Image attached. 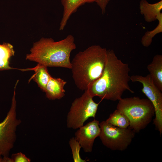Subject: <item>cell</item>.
Segmentation results:
<instances>
[{
	"mask_svg": "<svg viewBox=\"0 0 162 162\" xmlns=\"http://www.w3.org/2000/svg\"><path fill=\"white\" fill-rule=\"evenodd\" d=\"M118 101L116 109L127 116L130 122L128 128L135 133L146 128L155 115L154 107L148 99L134 97Z\"/></svg>",
	"mask_w": 162,
	"mask_h": 162,
	"instance_id": "obj_4",
	"label": "cell"
},
{
	"mask_svg": "<svg viewBox=\"0 0 162 162\" xmlns=\"http://www.w3.org/2000/svg\"><path fill=\"white\" fill-rule=\"evenodd\" d=\"M147 68L154 83L162 92V55H155Z\"/></svg>",
	"mask_w": 162,
	"mask_h": 162,
	"instance_id": "obj_14",
	"label": "cell"
},
{
	"mask_svg": "<svg viewBox=\"0 0 162 162\" xmlns=\"http://www.w3.org/2000/svg\"><path fill=\"white\" fill-rule=\"evenodd\" d=\"M106 121L114 126L122 128H128L130 124L127 116L117 109L110 115Z\"/></svg>",
	"mask_w": 162,
	"mask_h": 162,
	"instance_id": "obj_16",
	"label": "cell"
},
{
	"mask_svg": "<svg viewBox=\"0 0 162 162\" xmlns=\"http://www.w3.org/2000/svg\"><path fill=\"white\" fill-rule=\"evenodd\" d=\"M69 143L72 151L74 161V162H86L87 160L82 159L80 156V152L81 147L75 137H73L70 139Z\"/></svg>",
	"mask_w": 162,
	"mask_h": 162,
	"instance_id": "obj_18",
	"label": "cell"
},
{
	"mask_svg": "<svg viewBox=\"0 0 162 162\" xmlns=\"http://www.w3.org/2000/svg\"><path fill=\"white\" fill-rule=\"evenodd\" d=\"M13 162H30L31 160L21 152L13 154L11 158Z\"/></svg>",
	"mask_w": 162,
	"mask_h": 162,
	"instance_id": "obj_19",
	"label": "cell"
},
{
	"mask_svg": "<svg viewBox=\"0 0 162 162\" xmlns=\"http://www.w3.org/2000/svg\"><path fill=\"white\" fill-rule=\"evenodd\" d=\"M107 59L103 72L97 80L89 84L86 90L92 97L112 101L121 99L123 92H134L130 87L128 65L118 58L112 50H107Z\"/></svg>",
	"mask_w": 162,
	"mask_h": 162,
	"instance_id": "obj_1",
	"label": "cell"
},
{
	"mask_svg": "<svg viewBox=\"0 0 162 162\" xmlns=\"http://www.w3.org/2000/svg\"><path fill=\"white\" fill-rule=\"evenodd\" d=\"M133 82H139L142 85V92L152 104L154 109L155 118L153 124L161 136L162 133V93L154 83L149 74L143 76L139 75L130 76Z\"/></svg>",
	"mask_w": 162,
	"mask_h": 162,
	"instance_id": "obj_8",
	"label": "cell"
},
{
	"mask_svg": "<svg viewBox=\"0 0 162 162\" xmlns=\"http://www.w3.org/2000/svg\"><path fill=\"white\" fill-rule=\"evenodd\" d=\"M93 98L86 90L81 96L74 100L67 116L68 128L78 129L89 118L95 117L100 103L95 102Z\"/></svg>",
	"mask_w": 162,
	"mask_h": 162,
	"instance_id": "obj_5",
	"label": "cell"
},
{
	"mask_svg": "<svg viewBox=\"0 0 162 162\" xmlns=\"http://www.w3.org/2000/svg\"><path fill=\"white\" fill-rule=\"evenodd\" d=\"M139 8L141 14L143 15L145 20L151 22L157 20V15L162 10V0L154 4H150L146 0H141Z\"/></svg>",
	"mask_w": 162,
	"mask_h": 162,
	"instance_id": "obj_13",
	"label": "cell"
},
{
	"mask_svg": "<svg viewBox=\"0 0 162 162\" xmlns=\"http://www.w3.org/2000/svg\"><path fill=\"white\" fill-rule=\"evenodd\" d=\"M107 50L93 45L77 53L71 62L72 76L80 90H86L88 85L101 75L107 59Z\"/></svg>",
	"mask_w": 162,
	"mask_h": 162,
	"instance_id": "obj_2",
	"label": "cell"
},
{
	"mask_svg": "<svg viewBox=\"0 0 162 162\" xmlns=\"http://www.w3.org/2000/svg\"><path fill=\"white\" fill-rule=\"evenodd\" d=\"M2 162H13V161L12 158L8 156H3Z\"/></svg>",
	"mask_w": 162,
	"mask_h": 162,
	"instance_id": "obj_21",
	"label": "cell"
},
{
	"mask_svg": "<svg viewBox=\"0 0 162 162\" xmlns=\"http://www.w3.org/2000/svg\"><path fill=\"white\" fill-rule=\"evenodd\" d=\"M67 82L59 78L51 76L44 92L46 97L50 100L60 99L65 96L64 87Z\"/></svg>",
	"mask_w": 162,
	"mask_h": 162,
	"instance_id": "obj_11",
	"label": "cell"
},
{
	"mask_svg": "<svg viewBox=\"0 0 162 162\" xmlns=\"http://www.w3.org/2000/svg\"><path fill=\"white\" fill-rule=\"evenodd\" d=\"M97 0H61L63 7V16L60 22L59 30H63L71 15L78 8L86 3L96 2Z\"/></svg>",
	"mask_w": 162,
	"mask_h": 162,
	"instance_id": "obj_10",
	"label": "cell"
},
{
	"mask_svg": "<svg viewBox=\"0 0 162 162\" xmlns=\"http://www.w3.org/2000/svg\"><path fill=\"white\" fill-rule=\"evenodd\" d=\"M13 45L9 43L0 44V71L16 69L11 67L10 60L14 55Z\"/></svg>",
	"mask_w": 162,
	"mask_h": 162,
	"instance_id": "obj_15",
	"label": "cell"
},
{
	"mask_svg": "<svg viewBox=\"0 0 162 162\" xmlns=\"http://www.w3.org/2000/svg\"><path fill=\"white\" fill-rule=\"evenodd\" d=\"M19 70L22 71H34V73L30 78L29 82L33 80L42 91H44L48 81L51 76L48 72L47 67L38 63L35 67L33 68L20 69Z\"/></svg>",
	"mask_w": 162,
	"mask_h": 162,
	"instance_id": "obj_12",
	"label": "cell"
},
{
	"mask_svg": "<svg viewBox=\"0 0 162 162\" xmlns=\"http://www.w3.org/2000/svg\"><path fill=\"white\" fill-rule=\"evenodd\" d=\"M110 0H97L96 3L101 10L102 14H104L107 5Z\"/></svg>",
	"mask_w": 162,
	"mask_h": 162,
	"instance_id": "obj_20",
	"label": "cell"
},
{
	"mask_svg": "<svg viewBox=\"0 0 162 162\" xmlns=\"http://www.w3.org/2000/svg\"><path fill=\"white\" fill-rule=\"evenodd\" d=\"M14 87L10 108L4 120L0 123V154L8 156L16 138V131L21 121L16 117V88Z\"/></svg>",
	"mask_w": 162,
	"mask_h": 162,
	"instance_id": "obj_7",
	"label": "cell"
},
{
	"mask_svg": "<svg viewBox=\"0 0 162 162\" xmlns=\"http://www.w3.org/2000/svg\"><path fill=\"white\" fill-rule=\"evenodd\" d=\"M2 156L0 154V162H2Z\"/></svg>",
	"mask_w": 162,
	"mask_h": 162,
	"instance_id": "obj_22",
	"label": "cell"
},
{
	"mask_svg": "<svg viewBox=\"0 0 162 162\" xmlns=\"http://www.w3.org/2000/svg\"><path fill=\"white\" fill-rule=\"evenodd\" d=\"M157 20L158 21L157 26L153 30L147 31L142 37L141 43L145 47L149 46L151 44L153 38L157 34L162 32V13L160 12L157 16Z\"/></svg>",
	"mask_w": 162,
	"mask_h": 162,
	"instance_id": "obj_17",
	"label": "cell"
},
{
	"mask_svg": "<svg viewBox=\"0 0 162 162\" xmlns=\"http://www.w3.org/2000/svg\"><path fill=\"white\" fill-rule=\"evenodd\" d=\"M100 133L99 136L103 145L112 150L123 151L130 144L135 133L128 128H120L106 121L100 123Z\"/></svg>",
	"mask_w": 162,
	"mask_h": 162,
	"instance_id": "obj_6",
	"label": "cell"
},
{
	"mask_svg": "<svg viewBox=\"0 0 162 162\" xmlns=\"http://www.w3.org/2000/svg\"><path fill=\"white\" fill-rule=\"evenodd\" d=\"M76 48L74 37L71 35L58 41H55L52 38H43L34 44L30 53L26 55V59L47 67L71 69L70 54Z\"/></svg>",
	"mask_w": 162,
	"mask_h": 162,
	"instance_id": "obj_3",
	"label": "cell"
},
{
	"mask_svg": "<svg viewBox=\"0 0 162 162\" xmlns=\"http://www.w3.org/2000/svg\"><path fill=\"white\" fill-rule=\"evenodd\" d=\"M99 124L98 121L94 119L79 128L75 133V138L86 152H92L94 140L100 136Z\"/></svg>",
	"mask_w": 162,
	"mask_h": 162,
	"instance_id": "obj_9",
	"label": "cell"
}]
</instances>
